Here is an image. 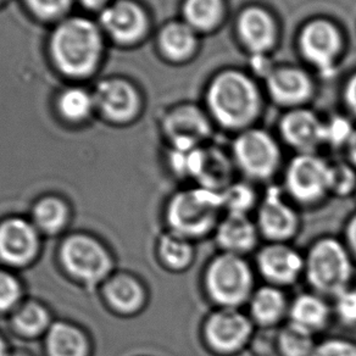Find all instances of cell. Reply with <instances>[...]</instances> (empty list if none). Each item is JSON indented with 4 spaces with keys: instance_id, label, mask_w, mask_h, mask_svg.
Returning <instances> with one entry per match:
<instances>
[{
    "instance_id": "1",
    "label": "cell",
    "mask_w": 356,
    "mask_h": 356,
    "mask_svg": "<svg viewBox=\"0 0 356 356\" xmlns=\"http://www.w3.org/2000/svg\"><path fill=\"white\" fill-rule=\"evenodd\" d=\"M109 47L95 16L74 11L48 27L44 56L64 83L92 84L100 77Z\"/></svg>"
},
{
    "instance_id": "2",
    "label": "cell",
    "mask_w": 356,
    "mask_h": 356,
    "mask_svg": "<svg viewBox=\"0 0 356 356\" xmlns=\"http://www.w3.org/2000/svg\"><path fill=\"white\" fill-rule=\"evenodd\" d=\"M223 215L221 193L197 184L171 194L163 210L166 231L193 243L213 237Z\"/></svg>"
},
{
    "instance_id": "3",
    "label": "cell",
    "mask_w": 356,
    "mask_h": 356,
    "mask_svg": "<svg viewBox=\"0 0 356 356\" xmlns=\"http://www.w3.org/2000/svg\"><path fill=\"white\" fill-rule=\"evenodd\" d=\"M255 276L248 257L218 252L204 267L202 289L213 309H242L257 289Z\"/></svg>"
},
{
    "instance_id": "4",
    "label": "cell",
    "mask_w": 356,
    "mask_h": 356,
    "mask_svg": "<svg viewBox=\"0 0 356 356\" xmlns=\"http://www.w3.org/2000/svg\"><path fill=\"white\" fill-rule=\"evenodd\" d=\"M304 278L312 292L333 299L350 287L356 262L341 238H316L304 252Z\"/></svg>"
},
{
    "instance_id": "5",
    "label": "cell",
    "mask_w": 356,
    "mask_h": 356,
    "mask_svg": "<svg viewBox=\"0 0 356 356\" xmlns=\"http://www.w3.org/2000/svg\"><path fill=\"white\" fill-rule=\"evenodd\" d=\"M59 259L65 273L84 287L104 284L114 268L108 248L99 239L82 233L65 238L60 245Z\"/></svg>"
},
{
    "instance_id": "6",
    "label": "cell",
    "mask_w": 356,
    "mask_h": 356,
    "mask_svg": "<svg viewBox=\"0 0 356 356\" xmlns=\"http://www.w3.org/2000/svg\"><path fill=\"white\" fill-rule=\"evenodd\" d=\"M92 86L97 119L103 124L122 129L137 121L143 110L138 86L122 74H106Z\"/></svg>"
},
{
    "instance_id": "7",
    "label": "cell",
    "mask_w": 356,
    "mask_h": 356,
    "mask_svg": "<svg viewBox=\"0 0 356 356\" xmlns=\"http://www.w3.org/2000/svg\"><path fill=\"white\" fill-rule=\"evenodd\" d=\"M257 327L242 309H213L204 317L200 341L213 356H239L247 351Z\"/></svg>"
},
{
    "instance_id": "8",
    "label": "cell",
    "mask_w": 356,
    "mask_h": 356,
    "mask_svg": "<svg viewBox=\"0 0 356 356\" xmlns=\"http://www.w3.org/2000/svg\"><path fill=\"white\" fill-rule=\"evenodd\" d=\"M331 165L315 154H299L288 163L282 188L299 209L320 207L331 197Z\"/></svg>"
},
{
    "instance_id": "9",
    "label": "cell",
    "mask_w": 356,
    "mask_h": 356,
    "mask_svg": "<svg viewBox=\"0 0 356 356\" xmlns=\"http://www.w3.org/2000/svg\"><path fill=\"white\" fill-rule=\"evenodd\" d=\"M209 105L221 124L227 127H239L257 114V89L245 76L226 72L211 84Z\"/></svg>"
},
{
    "instance_id": "10",
    "label": "cell",
    "mask_w": 356,
    "mask_h": 356,
    "mask_svg": "<svg viewBox=\"0 0 356 356\" xmlns=\"http://www.w3.org/2000/svg\"><path fill=\"white\" fill-rule=\"evenodd\" d=\"M266 243H292L302 231V215L281 186L270 184L261 194L255 218Z\"/></svg>"
},
{
    "instance_id": "11",
    "label": "cell",
    "mask_w": 356,
    "mask_h": 356,
    "mask_svg": "<svg viewBox=\"0 0 356 356\" xmlns=\"http://www.w3.org/2000/svg\"><path fill=\"white\" fill-rule=\"evenodd\" d=\"M110 47L132 49L148 35L149 15L138 0H114L95 16Z\"/></svg>"
},
{
    "instance_id": "12",
    "label": "cell",
    "mask_w": 356,
    "mask_h": 356,
    "mask_svg": "<svg viewBox=\"0 0 356 356\" xmlns=\"http://www.w3.org/2000/svg\"><path fill=\"white\" fill-rule=\"evenodd\" d=\"M233 156L238 170L252 184L270 182L281 160L277 144L262 131L243 134L233 145Z\"/></svg>"
},
{
    "instance_id": "13",
    "label": "cell",
    "mask_w": 356,
    "mask_h": 356,
    "mask_svg": "<svg viewBox=\"0 0 356 356\" xmlns=\"http://www.w3.org/2000/svg\"><path fill=\"white\" fill-rule=\"evenodd\" d=\"M255 271L266 284L288 288L304 278V252L292 243H266L255 252Z\"/></svg>"
},
{
    "instance_id": "14",
    "label": "cell",
    "mask_w": 356,
    "mask_h": 356,
    "mask_svg": "<svg viewBox=\"0 0 356 356\" xmlns=\"http://www.w3.org/2000/svg\"><path fill=\"white\" fill-rule=\"evenodd\" d=\"M40 248V231L32 221L9 218L0 222V261L6 266H29L38 255Z\"/></svg>"
},
{
    "instance_id": "15",
    "label": "cell",
    "mask_w": 356,
    "mask_h": 356,
    "mask_svg": "<svg viewBox=\"0 0 356 356\" xmlns=\"http://www.w3.org/2000/svg\"><path fill=\"white\" fill-rule=\"evenodd\" d=\"M54 119L67 129H82L97 119L92 86L64 83L50 100Z\"/></svg>"
},
{
    "instance_id": "16",
    "label": "cell",
    "mask_w": 356,
    "mask_h": 356,
    "mask_svg": "<svg viewBox=\"0 0 356 356\" xmlns=\"http://www.w3.org/2000/svg\"><path fill=\"white\" fill-rule=\"evenodd\" d=\"M218 252L248 257L257 252L262 238L257 223L250 216L225 213L213 232Z\"/></svg>"
},
{
    "instance_id": "17",
    "label": "cell",
    "mask_w": 356,
    "mask_h": 356,
    "mask_svg": "<svg viewBox=\"0 0 356 356\" xmlns=\"http://www.w3.org/2000/svg\"><path fill=\"white\" fill-rule=\"evenodd\" d=\"M291 300L286 289L265 283L252 293L247 314L257 330H278L287 322Z\"/></svg>"
},
{
    "instance_id": "18",
    "label": "cell",
    "mask_w": 356,
    "mask_h": 356,
    "mask_svg": "<svg viewBox=\"0 0 356 356\" xmlns=\"http://www.w3.org/2000/svg\"><path fill=\"white\" fill-rule=\"evenodd\" d=\"M103 296L108 305L124 316L138 314L148 302V293L143 283L129 273L114 275L106 280L103 284Z\"/></svg>"
},
{
    "instance_id": "19",
    "label": "cell",
    "mask_w": 356,
    "mask_h": 356,
    "mask_svg": "<svg viewBox=\"0 0 356 356\" xmlns=\"http://www.w3.org/2000/svg\"><path fill=\"white\" fill-rule=\"evenodd\" d=\"M332 317V304L328 299L309 291L291 300L287 322L317 337L326 330Z\"/></svg>"
},
{
    "instance_id": "20",
    "label": "cell",
    "mask_w": 356,
    "mask_h": 356,
    "mask_svg": "<svg viewBox=\"0 0 356 356\" xmlns=\"http://www.w3.org/2000/svg\"><path fill=\"white\" fill-rule=\"evenodd\" d=\"M163 129L175 149L191 150L209 134L207 120L194 108L173 110L163 121Z\"/></svg>"
},
{
    "instance_id": "21",
    "label": "cell",
    "mask_w": 356,
    "mask_h": 356,
    "mask_svg": "<svg viewBox=\"0 0 356 356\" xmlns=\"http://www.w3.org/2000/svg\"><path fill=\"white\" fill-rule=\"evenodd\" d=\"M300 45L302 53L312 64L320 69L328 70L339 48V35L331 24L317 21L304 30Z\"/></svg>"
},
{
    "instance_id": "22",
    "label": "cell",
    "mask_w": 356,
    "mask_h": 356,
    "mask_svg": "<svg viewBox=\"0 0 356 356\" xmlns=\"http://www.w3.org/2000/svg\"><path fill=\"white\" fill-rule=\"evenodd\" d=\"M284 139L300 154H314L325 142V126L309 111H297L288 115L282 122Z\"/></svg>"
},
{
    "instance_id": "23",
    "label": "cell",
    "mask_w": 356,
    "mask_h": 356,
    "mask_svg": "<svg viewBox=\"0 0 356 356\" xmlns=\"http://www.w3.org/2000/svg\"><path fill=\"white\" fill-rule=\"evenodd\" d=\"M48 356H89L88 338L79 326L66 321L53 322L44 336Z\"/></svg>"
},
{
    "instance_id": "24",
    "label": "cell",
    "mask_w": 356,
    "mask_h": 356,
    "mask_svg": "<svg viewBox=\"0 0 356 356\" xmlns=\"http://www.w3.org/2000/svg\"><path fill=\"white\" fill-rule=\"evenodd\" d=\"M156 255L165 270L172 273H184L193 266L197 248L195 243L166 231L159 237Z\"/></svg>"
},
{
    "instance_id": "25",
    "label": "cell",
    "mask_w": 356,
    "mask_h": 356,
    "mask_svg": "<svg viewBox=\"0 0 356 356\" xmlns=\"http://www.w3.org/2000/svg\"><path fill=\"white\" fill-rule=\"evenodd\" d=\"M238 27L242 40L252 51L262 53L273 45L275 26L265 11L249 9L241 16Z\"/></svg>"
},
{
    "instance_id": "26",
    "label": "cell",
    "mask_w": 356,
    "mask_h": 356,
    "mask_svg": "<svg viewBox=\"0 0 356 356\" xmlns=\"http://www.w3.org/2000/svg\"><path fill=\"white\" fill-rule=\"evenodd\" d=\"M268 88L275 99L284 104H294L305 99L310 92V82L302 71L278 70L268 79Z\"/></svg>"
},
{
    "instance_id": "27",
    "label": "cell",
    "mask_w": 356,
    "mask_h": 356,
    "mask_svg": "<svg viewBox=\"0 0 356 356\" xmlns=\"http://www.w3.org/2000/svg\"><path fill=\"white\" fill-rule=\"evenodd\" d=\"M70 210L63 199L44 197L35 202L32 208V222L40 233L55 236L69 223Z\"/></svg>"
},
{
    "instance_id": "28",
    "label": "cell",
    "mask_w": 356,
    "mask_h": 356,
    "mask_svg": "<svg viewBox=\"0 0 356 356\" xmlns=\"http://www.w3.org/2000/svg\"><path fill=\"white\" fill-rule=\"evenodd\" d=\"M11 325L21 336L35 338L43 336L53 325L50 312L47 307L38 302H22L13 312Z\"/></svg>"
},
{
    "instance_id": "29",
    "label": "cell",
    "mask_w": 356,
    "mask_h": 356,
    "mask_svg": "<svg viewBox=\"0 0 356 356\" xmlns=\"http://www.w3.org/2000/svg\"><path fill=\"white\" fill-rule=\"evenodd\" d=\"M197 186L221 193L232 184V170L227 159L216 150L203 152V160L195 178Z\"/></svg>"
},
{
    "instance_id": "30",
    "label": "cell",
    "mask_w": 356,
    "mask_h": 356,
    "mask_svg": "<svg viewBox=\"0 0 356 356\" xmlns=\"http://www.w3.org/2000/svg\"><path fill=\"white\" fill-rule=\"evenodd\" d=\"M317 337L286 322L276 330V356H312Z\"/></svg>"
},
{
    "instance_id": "31",
    "label": "cell",
    "mask_w": 356,
    "mask_h": 356,
    "mask_svg": "<svg viewBox=\"0 0 356 356\" xmlns=\"http://www.w3.org/2000/svg\"><path fill=\"white\" fill-rule=\"evenodd\" d=\"M261 194L257 192L254 184L249 181H233L232 184L221 192L225 213L249 216L252 211H257Z\"/></svg>"
},
{
    "instance_id": "32",
    "label": "cell",
    "mask_w": 356,
    "mask_h": 356,
    "mask_svg": "<svg viewBox=\"0 0 356 356\" xmlns=\"http://www.w3.org/2000/svg\"><path fill=\"white\" fill-rule=\"evenodd\" d=\"M194 35L188 26L172 22L163 26L158 35L160 53L170 60H181L192 51Z\"/></svg>"
},
{
    "instance_id": "33",
    "label": "cell",
    "mask_w": 356,
    "mask_h": 356,
    "mask_svg": "<svg viewBox=\"0 0 356 356\" xmlns=\"http://www.w3.org/2000/svg\"><path fill=\"white\" fill-rule=\"evenodd\" d=\"M26 15L35 24L50 27L74 13V0H19Z\"/></svg>"
},
{
    "instance_id": "34",
    "label": "cell",
    "mask_w": 356,
    "mask_h": 356,
    "mask_svg": "<svg viewBox=\"0 0 356 356\" xmlns=\"http://www.w3.org/2000/svg\"><path fill=\"white\" fill-rule=\"evenodd\" d=\"M221 13L220 0H187L184 6V16L188 24L207 30L218 20Z\"/></svg>"
},
{
    "instance_id": "35",
    "label": "cell",
    "mask_w": 356,
    "mask_h": 356,
    "mask_svg": "<svg viewBox=\"0 0 356 356\" xmlns=\"http://www.w3.org/2000/svg\"><path fill=\"white\" fill-rule=\"evenodd\" d=\"M330 193L338 199L355 197L356 170L346 163L331 165L330 172Z\"/></svg>"
},
{
    "instance_id": "36",
    "label": "cell",
    "mask_w": 356,
    "mask_h": 356,
    "mask_svg": "<svg viewBox=\"0 0 356 356\" xmlns=\"http://www.w3.org/2000/svg\"><path fill=\"white\" fill-rule=\"evenodd\" d=\"M24 287L9 270H0V312H14L22 304Z\"/></svg>"
},
{
    "instance_id": "37",
    "label": "cell",
    "mask_w": 356,
    "mask_h": 356,
    "mask_svg": "<svg viewBox=\"0 0 356 356\" xmlns=\"http://www.w3.org/2000/svg\"><path fill=\"white\" fill-rule=\"evenodd\" d=\"M333 317L348 328H356V287L350 286L332 299Z\"/></svg>"
},
{
    "instance_id": "38",
    "label": "cell",
    "mask_w": 356,
    "mask_h": 356,
    "mask_svg": "<svg viewBox=\"0 0 356 356\" xmlns=\"http://www.w3.org/2000/svg\"><path fill=\"white\" fill-rule=\"evenodd\" d=\"M312 356H356V341L346 337H327L318 341Z\"/></svg>"
},
{
    "instance_id": "39",
    "label": "cell",
    "mask_w": 356,
    "mask_h": 356,
    "mask_svg": "<svg viewBox=\"0 0 356 356\" xmlns=\"http://www.w3.org/2000/svg\"><path fill=\"white\" fill-rule=\"evenodd\" d=\"M270 332L257 330L248 349L252 356H276V333Z\"/></svg>"
},
{
    "instance_id": "40",
    "label": "cell",
    "mask_w": 356,
    "mask_h": 356,
    "mask_svg": "<svg viewBox=\"0 0 356 356\" xmlns=\"http://www.w3.org/2000/svg\"><path fill=\"white\" fill-rule=\"evenodd\" d=\"M353 134H354L351 132L350 124L346 120H333L331 124L325 126V142L333 145L349 143Z\"/></svg>"
},
{
    "instance_id": "41",
    "label": "cell",
    "mask_w": 356,
    "mask_h": 356,
    "mask_svg": "<svg viewBox=\"0 0 356 356\" xmlns=\"http://www.w3.org/2000/svg\"><path fill=\"white\" fill-rule=\"evenodd\" d=\"M341 239L350 252L354 261L356 262V211L351 213L349 218L346 220Z\"/></svg>"
},
{
    "instance_id": "42",
    "label": "cell",
    "mask_w": 356,
    "mask_h": 356,
    "mask_svg": "<svg viewBox=\"0 0 356 356\" xmlns=\"http://www.w3.org/2000/svg\"><path fill=\"white\" fill-rule=\"evenodd\" d=\"M114 0H74V4L81 13L88 15L97 16L110 6Z\"/></svg>"
},
{
    "instance_id": "43",
    "label": "cell",
    "mask_w": 356,
    "mask_h": 356,
    "mask_svg": "<svg viewBox=\"0 0 356 356\" xmlns=\"http://www.w3.org/2000/svg\"><path fill=\"white\" fill-rule=\"evenodd\" d=\"M346 99H348V104L350 105L351 109L356 113V76L351 79L350 83L348 86Z\"/></svg>"
},
{
    "instance_id": "44",
    "label": "cell",
    "mask_w": 356,
    "mask_h": 356,
    "mask_svg": "<svg viewBox=\"0 0 356 356\" xmlns=\"http://www.w3.org/2000/svg\"><path fill=\"white\" fill-rule=\"evenodd\" d=\"M348 150H349V158H350L351 163L356 168V134L351 136L350 140L348 143Z\"/></svg>"
},
{
    "instance_id": "45",
    "label": "cell",
    "mask_w": 356,
    "mask_h": 356,
    "mask_svg": "<svg viewBox=\"0 0 356 356\" xmlns=\"http://www.w3.org/2000/svg\"><path fill=\"white\" fill-rule=\"evenodd\" d=\"M9 350H8V344L4 339V337L0 334V356H9Z\"/></svg>"
},
{
    "instance_id": "46",
    "label": "cell",
    "mask_w": 356,
    "mask_h": 356,
    "mask_svg": "<svg viewBox=\"0 0 356 356\" xmlns=\"http://www.w3.org/2000/svg\"><path fill=\"white\" fill-rule=\"evenodd\" d=\"M11 0H0V10L1 9H4L9 3H10Z\"/></svg>"
},
{
    "instance_id": "47",
    "label": "cell",
    "mask_w": 356,
    "mask_h": 356,
    "mask_svg": "<svg viewBox=\"0 0 356 356\" xmlns=\"http://www.w3.org/2000/svg\"><path fill=\"white\" fill-rule=\"evenodd\" d=\"M9 356H30V355H26V354H24V353H16V354H13V355Z\"/></svg>"
},
{
    "instance_id": "48",
    "label": "cell",
    "mask_w": 356,
    "mask_h": 356,
    "mask_svg": "<svg viewBox=\"0 0 356 356\" xmlns=\"http://www.w3.org/2000/svg\"><path fill=\"white\" fill-rule=\"evenodd\" d=\"M355 198H356V193H355Z\"/></svg>"
}]
</instances>
